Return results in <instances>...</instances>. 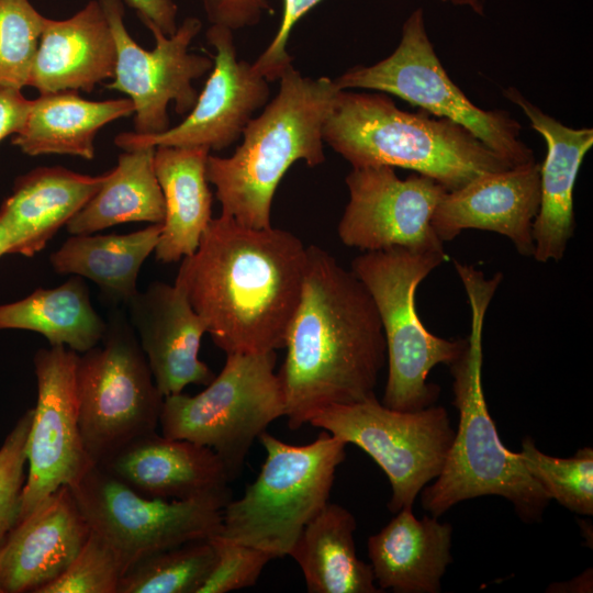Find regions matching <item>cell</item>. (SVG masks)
Listing matches in <instances>:
<instances>
[{
  "mask_svg": "<svg viewBox=\"0 0 593 593\" xmlns=\"http://www.w3.org/2000/svg\"><path fill=\"white\" fill-rule=\"evenodd\" d=\"M306 265L307 246L291 232L221 214L181 259L175 282L226 355L268 353L284 348Z\"/></svg>",
  "mask_w": 593,
  "mask_h": 593,
  "instance_id": "6da1fadb",
  "label": "cell"
},
{
  "mask_svg": "<svg viewBox=\"0 0 593 593\" xmlns=\"http://www.w3.org/2000/svg\"><path fill=\"white\" fill-rule=\"evenodd\" d=\"M278 377L292 430L318 411L374 395L387 362L385 339L371 295L351 270L317 246L286 335Z\"/></svg>",
  "mask_w": 593,
  "mask_h": 593,
  "instance_id": "7a4b0ae2",
  "label": "cell"
},
{
  "mask_svg": "<svg viewBox=\"0 0 593 593\" xmlns=\"http://www.w3.org/2000/svg\"><path fill=\"white\" fill-rule=\"evenodd\" d=\"M454 266L471 313L466 348L449 366L459 425L440 473L422 491V505L438 517L462 501L499 495L513 503L525 523L540 522L551 500L524 468L517 452L502 444L482 387L484 318L503 275L486 278L481 270L458 260Z\"/></svg>",
  "mask_w": 593,
  "mask_h": 593,
  "instance_id": "3957f363",
  "label": "cell"
},
{
  "mask_svg": "<svg viewBox=\"0 0 593 593\" xmlns=\"http://www.w3.org/2000/svg\"><path fill=\"white\" fill-rule=\"evenodd\" d=\"M279 80L277 96L247 123L234 154L206 159L221 214L251 228L271 226L275 192L292 164L325 161L323 127L340 91L328 77H303L292 66Z\"/></svg>",
  "mask_w": 593,
  "mask_h": 593,
  "instance_id": "277c9868",
  "label": "cell"
},
{
  "mask_svg": "<svg viewBox=\"0 0 593 593\" xmlns=\"http://www.w3.org/2000/svg\"><path fill=\"white\" fill-rule=\"evenodd\" d=\"M323 141L351 167L405 168L448 191L511 167L460 124L424 110L403 111L383 93L340 90Z\"/></svg>",
  "mask_w": 593,
  "mask_h": 593,
  "instance_id": "5b68a950",
  "label": "cell"
},
{
  "mask_svg": "<svg viewBox=\"0 0 593 593\" xmlns=\"http://www.w3.org/2000/svg\"><path fill=\"white\" fill-rule=\"evenodd\" d=\"M448 259L445 251L404 247L365 251L351 261L381 322L388 362L382 404L413 412L435 404L440 388L428 382L437 365L450 366L463 353L467 338H443L421 321L415 303L418 284Z\"/></svg>",
  "mask_w": 593,
  "mask_h": 593,
  "instance_id": "8992f818",
  "label": "cell"
},
{
  "mask_svg": "<svg viewBox=\"0 0 593 593\" xmlns=\"http://www.w3.org/2000/svg\"><path fill=\"white\" fill-rule=\"evenodd\" d=\"M258 439L266 460L243 496L224 506L216 534L275 559L291 555L302 530L329 502L347 444L326 430L303 446L267 432Z\"/></svg>",
  "mask_w": 593,
  "mask_h": 593,
  "instance_id": "52a82bcc",
  "label": "cell"
},
{
  "mask_svg": "<svg viewBox=\"0 0 593 593\" xmlns=\"http://www.w3.org/2000/svg\"><path fill=\"white\" fill-rule=\"evenodd\" d=\"M276 360V351L226 355L203 391L164 398L161 434L211 448L234 480L254 441L284 415Z\"/></svg>",
  "mask_w": 593,
  "mask_h": 593,
  "instance_id": "ba28073f",
  "label": "cell"
},
{
  "mask_svg": "<svg viewBox=\"0 0 593 593\" xmlns=\"http://www.w3.org/2000/svg\"><path fill=\"white\" fill-rule=\"evenodd\" d=\"M107 324L76 368L80 433L92 465L155 432L164 402L130 318L115 309Z\"/></svg>",
  "mask_w": 593,
  "mask_h": 593,
  "instance_id": "9c48e42d",
  "label": "cell"
},
{
  "mask_svg": "<svg viewBox=\"0 0 593 593\" xmlns=\"http://www.w3.org/2000/svg\"><path fill=\"white\" fill-rule=\"evenodd\" d=\"M334 81L340 90L391 93L435 116L451 120L511 167L536 160L521 139L522 125L507 111L478 108L449 78L427 36L422 8L404 22L400 44L390 56L371 66H355Z\"/></svg>",
  "mask_w": 593,
  "mask_h": 593,
  "instance_id": "30bf717a",
  "label": "cell"
},
{
  "mask_svg": "<svg viewBox=\"0 0 593 593\" xmlns=\"http://www.w3.org/2000/svg\"><path fill=\"white\" fill-rule=\"evenodd\" d=\"M309 424L358 446L376 461L391 484L392 513L412 508L425 485L438 477L456 434L443 406L398 411L376 395L327 406Z\"/></svg>",
  "mask_w": 593,
  "mask_h": 593,
  "instance_id": "8fae6325",
  "label": "cell"
},
{
  "mask_svg": "<svg viewBox=\"0 0 593 593\" xmlns=\"http://www.w3.org/2000/svg\"><path fill=\"white\" fill-rule=\"evenodd\" d=\"M70 488L90 529L114 549L125 572L152 553L216 534L232 495L148 497L97 465Z\"/></svg>",
  "mask_w": 593,
  "mask_h": 593,
  "instance_id": "7c38bea8",
  "label": "cell"
},
{
  "mask_svg": "<svg viewBox=\"0 0 593 593\" xmlns=\"http://www.w3.org/2000/svg\"><path fill=\"white\" fill-rule=\"evenodd\" d=\"M110 25L116 48L115 72L108 89L128 96L134 104V133L154 135L168 130V104L186 114L199 97L192 81L213 67V59L189 53L192 40L202 29L194 16L183 20L177 31L167 36L153 23L141 20L152 32L155 47L146 51L127 32L122 0H98Z\"/></svg>",
  "mask_w": 593,
  "mask_h": 593,
  "instance_id": "4fadbf2b",
  "label": "cell"
},
{
  "mask_svg": "<svg viewBox=\"0 0 593 593\" xmlns=\"http://www.w3.org/2000/svg\"><path fill=\"white\" fill-rule=\"evenodd\" d=\"M76 351L40 348L33 357L37 398L27 439V473L19 518L63 485H74L94 465L79 426Z\"/></svg>",
  "mask_w": 593,
  "mask_h": 593,
  "instance_id": "5bb4252c",
  "label": "cell"
},
{
  "mask_svg": "<svg viewBox=\"0 0 593 593\" xmlns=\"http://www.w3.org/2000/svg\"><path fill=\"white\" fill-rule=\"evenodd\" d=\"M349 200L337 226L345 246L363 251L404 247L445 251L432 226L433 214L448 191L419 174L401 179L393 167H353L345 179Z\"/></svg>",
  "mask_w": 593,
  "mask_h": 593,
  "instance_id": "9a60e30c",
  "label": "cell"
},
{
  "mask_svg": "<svg viewBox=\"0 0 593 593\" xmlns=\"http://www.w3.org/2000/svg\"><path fill=\"white\" fill-rule=\"evenodd\" d=\"M205 36L215 49L213 67L188 116L159 134L120 133L114 138L119 148L203 146L222 150L239 138L253 114L268 101L269 81L251 64L238 60L232 30L211 25Z\"/></svg>",
  "mask_w": 593,
  "mask_h": 593,
  "instance_id": "2e32d148",
  "label": "cell"
},
{
  "mask_svg": "<svg viewBox=\"0 0 593 593\" xmlns=\"http://www.w3.org/2000/svg\"><path fill=\"white\" fill-rule=\"evenodd\" d=\"M540 204V164L536 160L475 177L439 201L432 226L444 243L465 230L507 237L522 256H533V224Z\"/></svg>",
  "mask_w": 593,
  "mask_h": 593,
  "instance_id": "e0dca14e",
  "label": "cell"
},
{
  "mask_svg": "<svg viewBox=\"0 0 593 593\" xmlns=\"http://www.w3.org/2000/svg\"><path fill=\"white\" fill-rule=\"evenodd\" d=\"M125 306L164 398L213 380V371L199 358L206 327L180 284L154 281Z\"/></svg>",
  "mask_w": 593,
  "mask_h": 593,
  "instance_id": "ac0fdd59",
  "label": "cell"
},
{
  "mask_svg": "<svg viewBox=\"0 0 593 593\" xmlns=\"http://www.w3.org/2000/svg\"><path fill=\"white\" fill-rule=\"evenodd\" d=\"M90 534L69 485L20 519L0 546L1 593L36 591L56 579Z\"/></svg>",
  "mask_w": 593,
  "mask_h": 593,
  "instance_id": "d6986e66",
  "label": "cell"
},
{
  "mask_svg": "<svg viewBox=\"0 0 593 593\" xmlns=\"http://www.w3.org/2000/svg\"><path fill=\"white\" fill-rule=\"evenodd\" d=\"M97 466L144 496L166 500L230 493L233 480L211 448L156 430Z\"/></svg>",
  "mask_w": 593,
  "mask_h": 593,
  "instance_id": "ffe728a7",
  "label": "cell"
},
{
  "mask_svg": "<svg viewBox=\"0 0 593 593\" xmlns=\"http://www.w3.org/2000/svg\"><path fill=\"white\" fill-rule=\"evenodd\" d=\"M503 94L522 109L547 144L546 159L540 165V204L533 224V257L538 262L559 261L574 233L573 189L583 158L593 145V130L566 126L513 87Z\"/></svg>",
  "mask_w": 593,
  "mask_h": 593,
  "instance_id": "44dd1931",
  "label": "cell"
},
{
  "mask_svg": "<svg viewBox=\"0 0 593 593\" xmlns=\"http://www.w3.org/2000/svg\"><path fill=\"white\" fill-rule=\"evenodd\" d=\"M115 42L98 0L65 20L47 19L27 86L40 93L66 90L91 92L113 79Z\"/></svg>",
  "mask_w": 593,
  "mask_h": 593,
  "instance_id": "7402d4cb",
  "label": "cell"
},
{
  "mask_svg": "<svg viewBox=\"0 0 593 593\" xmlns=\"http://www.w3.org/2000/svg\"><path fill=\"white\" fill-rule=\"evenodd\" d=\"M452 527L403 508L367 542L374 581L383 592L438 593L451 563Z\"/></svg>",
  "mask_w": 593,
  "mask_h": 593,
  "instance_id": "603a6c76",
  "label": "cell"
},
{
  "mask_svg": "<svg viewBox=\"0 0 593 593\" xmlns=\"http://www.w3.org/2000/svg\"><path fill=\"white\" fill-rule=\"evenodd\" d=\"M107 177L79 174L61 166L37 167L19 176L0 206L11 233L12 254L33 257L92 198Z\"/></svg>",
  "mask_w": 593,
  "mask_h": 593,
  "instance_id": "cb8c5ba5",
  "label": "cell"
},
{
  "mask_svg": "<svg viewBox=\"0 0 593 593\" xmlns=\"http://www.w3.org/2000/svg\"><path fill=\"white\" fill-rule=\"evenodd\" d=\"M210 149L157 146L154 169L163 192L165 216L155 248L163 264L192 255L212 217V193L205 175Z\"/></svg>",
  "mask_w": 593,
  "mask_h": 593,
  "instance_id": "d4e9b609",
  "label": "cell"
},
{
  "mask_svg": "<svg viewBox=\"0 0 593 593\" xmlns=\"http://www.w3.org/2000/svg\"><path fill=\"white\" fill-rule=\"evenodd\" d=\"M133 113L130 98L91 101L74 90L42 93L31 100L24 124L11 142L29 156L57 154L91 160L98 131Z\"/></svg>",
  "mask_w": 593,
  "mask_h": 593,
  "instance_id": "484cf974",
  "label": "cell"
},
{
  "mask_svg": "<svg viewBox=\"0 0 593 593\" xmlns=\"http://www.w3.org/2000/svg\"><path fill=\"white\" fill-rule=\"evenodd\" d=\"M357 523L344 506L327 502L305 526L291 557L310 593H380L372 568L356 553Z\"/></svg>",
  "mask_w": 593,
  "mask_h": 593,
  "instance_id": "4316f807",
  "label": "cell"
},
{
  "mask_svg": "<svg viewBox=\"0 0 593 593\" xmlns=\"http://www.w3.org/2000/svg\"><path fill=\"white\" fill-rule=\"evenodd\" d=\"M161 224L126 234L71 235L49 256L58 275L93 281L113 303L126 305L139 291L141 268L155 251Z\"/></svg>",
  "mask_w": 593,
  "mask_h": 593,
  "instance_id": "83f0119b",
  "label": "cell"
},
{
  "mask_svg": "<svg viewBox=\"0 0 593 593\" xmlns=\"http://www.w3.org/2000/svg\"><path fill=\"white\" fill-rule=\"evenodd\" d=\"M107 326L90 301L85 279L78 276L54 288H37L19 301L0 304V331H31L43 335L49 346H65L77 354L97 346Z\"/></svg>",
  "mask_w": 593,
  "mask_h": 593,
  "instance_id": "f1b7e54d",
  "label": "cell"
},
{
  "mask_svg": "<svg viewBox=\"0 0 593 593\" xmlns=\"http://www.w3.org/2000/svg\"><path fill=\"white\" fill-rule=\"evenodd\" d=\"M155 147L124 150L92 198L66 224L70 235L127 222L161 224L165 202L154 169Z\"/></svg>",
  "mask_w": 593,
  "mask_h": 593,
  "instance_id": "f546056e",
  "label": "cell"
},
{
  "mask_svg": "<svg viewBox=\"0 0 593 593\" xmlns=\"http://www.w3.org/2000/svg\"><path fill=\"white\" fill-rule=\"evenodd\" d=\"M215 562L209 538L152 553L122 577L118 593H198Z\"/></svg>",
  "mask_w": 593,
  "mask_h": 593,
  "instance_id": "4dcf8cb0",
  "label": "cell"
},
{
  "mask_svg": "<svg viewBox=\"0 0 593 593\" xmlns=\"http://www.w3.org/2000/svg\"><path fill=\"white\" fill-rule=\"evenodd\" d=\"M517 456L527 472L550 500L571 512L593 514V449L584 447L570 458L541 452L529 437L522 441Z\"/></svg>",
  "mask_w": 593,
  "mask_h": 593,
  "instance_id": "1f68e13d",
  "label": "cell"
},
{
  "mask_svg": "<svg viewBox=\"0 0 593 593\" xmlns=\"http://www.w3.org/2000/svg\"><path fill=\"white\" fill-rule=\"evenodd\" d=\"M46 20L29 0H0V88L27 86Z\"/></svg>",
  "mask_w": 593,
  "mask_h": 593,
  "instance_id": "d6a6232c",
  "label": "cell"
},
{
  "mask_svg": "<svg viewBox=\"0 0 593 593\" xmlns=\"http://www.w3.org/2000/svg\"><path fill=\"white\" fill-rule=\"evenodd\" d=\"M124 573L114 549L90 529L83 546L64 572L36 593H118Z\"/></svg>",
  "mask_w": 593,
  "mask_h": 593,
  "instance_id": "836d02e7",
  "label": "cell"
},
{
  "mask_svg": "<svg viewBox=\"0 0 593 593\" xmlns=\"http://www.w3.org/2000/svg\"><path fill=\"white\" fill-rule=\"evenodd\" d=\"M32 416L33 407L21 415L0 446V546L19 518Z\"/></svg>",
  "mask_w": 593,
  "mask_h": 593,
  "instance_id": "e575fe53",
  "label": "cell"
},
{
  "mask_svg": "<svg viewBox=\"0 0 593 593\" xmlns=\"http://www.w3.org/2000/svg\"><path fill=\"white\" fill-rule=\"evenodd\" d=\"M214 566L198 593H227L254 586L273 557L255 547L214 534Z\"/></svg>",
  "mask_w": 593,
  "mask_h": 593,
  "instance_id": "d590c367",
  "label": "cell"
},
{
  "mask_svg": "<svg viewBox=\"0 0 593 593\" xmlns=\"http://www.w3.org/2000/svg\"><path fill=\"white\" fill-rule=\"evenodd\" d=\"M322 0H283L281 23L268 47L251 64L253 69L268 81L278 80L290 67L292 57L287 44L293 26Z\"/></svg>",
  "mask_w": 593,
  "mask_h": 593,
  "instance_id": "8d00e7d4",
  "label": "cell"
},
{
  "mask_svg": "<svg viewBox=\"0 0 593 593\" xmlns=\"http://www.w3.org/2000/svg\"><path fill=\"white\" fill-rule=\"evenodd\" d=\"M211 25L237 31L257 24L270 9L268 0H201Z\"/></svg>",
  "mask_w": 593,
  "mask_h": 593,
  "instance_id": "74e56055",
  "label": "cell"
},
{
  "mask_svg": "<svg viewBox=\"0 0 593 593\" xmlns=\"http://www.w3.org/2000/svg\"><path fill=\"white\" fill-rule=\"evenodd\" d=\"M30 108L31 100L21 90L0 88V142L20 131Z\"/></svg>",
  "mask_w": 593,
  "mask_h": 593,
  "instance_id": "f35d334b",
  "label": "cell"
},
{
  "mask_svg": "<svg viewBox=\"0 0 593 593\" xmlns=\"http://www.w3.org/2000/svg\"><path fill=\"white\" fill-rule=\"evenodd\" d=\"M136 11L139 20L153 23L167 36L172 35L177 29L178 8L174 0H124Z\"/></svg>",
  "mask_w": 593,
  "mask_h": 593,
  "instance_id": "ab89813d",
  "label": "cell"
},
{
  "mask_svg": "<svg viewBox=\"0 0 593 593\" xmlns=\"http://www.w3.org/2000/svg\"><path fill=\"white\" fill-rule=\"evenodd\" d=\"M549 588H555L549 591L553 592H570L571 589H577L575 592H582L581 589H585L586 592L592 590V570H586L582 575L572 579L564 583H555Z\"/></svg>",
  "mask_w": 593,
  "mask_h": 593,
  "instance_id": "60d3db41",
  "label": "cell"
},
{
  "mask_svg": "<svg viewBox=\"0 0 593 593\" xmlns=\"http://www.w3.org/2000/svg\"><path fill=\"white\" fill-rule=\"evenodd\" d=\"M13 247V237L0 219V257L7 254H12Z\"/></svg>",
  "mask_w": 593,
  "mask_h": 593,
  "instance_id": "b9f144b4",
  "label": "cell"
},
{
  "mask_svg": "<svg viewBox=\"0 0 593 593\" xmlns=\"http://www.w3.org/2000/svg\"><path fill=\"white\" fill-rule=\"evenodd\" d=\"M455 5H468L475 13L483 15L484 13V0H445Z\"/></svg>",
  "mask_w": 593,
  "mask_h": 593,
  "instance_id": "7bdbcfd3",
  "label": "cell"
},
{
  "mask_svg": "<svg viewBox=\"0 0 593 593\" xmlns=\"http://www.w3.org/2000/svg\"><path fill=\"white\" fill-rule=\"evenodd\" d=\"M0 593H1V591H0Z\"/></svg>",
  "mask_w": 593,
  "mask_h": 593,
  "instance_id": "ee69618b",
  "label": "cell"
}]
</instances>
